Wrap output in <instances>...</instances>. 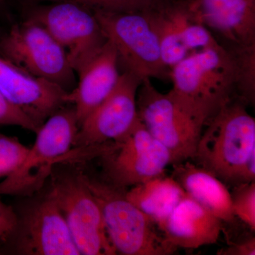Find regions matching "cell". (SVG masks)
<instances>
[{
    "label": "cell",
    "instance_id": "1",
    "mask_svg": "<svg viewBox=\"0 0 255 255\" xmlns=\"http://www.w3.org/2000/svg\"><path fill=\"white\" fill-rule=\"evenodd\" d=\"M237 98L206 125L194 160L226 186L255 181V119Z\"/></svg>",
    "mask_w": 255,
    "mask_h": 255
},
{
    "label": "cell",
    "instance_id": "2",
    "mask_svg": "<svg viewBox=\"0 0 255 255\" xmlns=\"http://www.w3.org/2000/svg\"><path fill=\"white\" fill-rule=\"evenodd\" d=\"M78 130L74 107H63L50 116L22 163L0 183V195L31 196L41 189L57 164L98 157V147H74Z\"/></svg>",
    "mask_w": 255,
    "mask_h": 255
},
{
    "label": "cell",
    "instance_id": "3",
    "mask_svg": "<svg viewBox=\"0 0 255 255\" xmlns=\"http://www.w3.org/2000/svg\"><path fill=\"white\" fill-rule=\"evenodd\" d=\"M170 80L176 97L206 124L237 98L236 59L221 44L189 53L170 69Z\"/></svg>",
    "mask_w": 255,
    "mask_h": 255
},
{
    "label": "cell",
    "instance_id": "4",
    "mask_svg": "<svg viewBox=\"0 0 255 255\" xmlns=\"http://www.w3.org/2000/svg\"><path fill=\"white\" fill-rule=\"evenodd\" d=\"M83 176L100 206L107 236L117 254L169 255L177 251L155 221L128 200L125 189Z\"/></svg>",
    "mask_w": 255,
    "mask_h": 255
},
{
    "label": "cell",
    "instance_id": "5",
    "mask_svg": "<svg viewBox=\"0 0 255 255\" xmlns=\"http://www.w3.org/2000/svg\"><path fill=\"white\" fill-rule=\"evenodd\" d=\"M138 118L172 156V164L194 159L205 122L176 97L162 93L150 78L142 80L137 93Z\"/></svg>",
    "mask_w": 255,
    "mask_h": 255
},
{
    "label": "cell",
    "instance_id": "6",
    "mask_svg": "<svg viewBox=\"0 0 255 255\" xmlns=\"http://www.w3.org/2000/svg\"><path fill=\"white\" fill-rule=\"evenodd\" d=\"M91 9L115 48L124 71L141 80L170 79V70L161 58L158 35L146 11Z\"/></svg>",
    "mask_w": 255,
    "mask_h": 255
},
{
    "label": "cell",
    "instance_id": "7",
    "mask_svg": "<svg viewBox=\"0 0 255 255\" xmlns=\"http://www.w3.org/2000/svg\"><path fill=\"white\" fill-rule=\"evenodd\" d=\"M1 56L37 78L70 92L77 85L75 71L65 49L40 23L28 18L16 23L0 39Z\"/></svg>",
    "mask_w": 255,
    "mask_h": 255
},
{
    "label": "cell",
    "instance_id": "8",
    "mask_svg": "<svg viewBox=\"0 0 255 255\" xmlns=\"http://www.w3.org/2000/svg\"><path fill=\"white\" fill-rule=\"evenodd\" d=\"M52 177L50 191L80 255H117L107 236L100 206L83 172L55 174Z\"/></svg>",
    "mask_w": 255,
    "mask_h": 255
},
{
    "label": "cell",
    "instance_id": "9",
    "mask_svg": "<svg viewBox=\"0 0 255 255\" xmlns=\"http://www.w3.org/2000/svg\"><path fill=\"white\" fill-rule=\"evenodd\" d=\"M100 157L107 182L123 189L163 175L166 167L172 164L170 152L140 119L125 136L107 143Z\"/></svg>",
    "mask_w": 255,
    "mask_h": 255
},
{
    "label": "cell",
    "instance_id": "10",
    "mask_svg": "<svg viewBox=\"0 0 255 255\" xmlns=\"http://www.w3.org/2000/svg\"><path fill=\"white\" fill-rule=\"evenodd\" d=\"M28 18L46 28L63 47L76 73L107 41L95 13L79 3L53 1L52 4L37 6Z\"/></svg>",
    "mask_w": 255,
    "mask_h": 255
},
{
    "label": "cell",
    "instance_id": "11",
    "mask_svg": "<svg viewBox=\"0 0 255 255\" xmlns=\"http://www.w3.org/2000/svg\"><path fill=\"white\" fill-rule=\"evenodd\" d=\"M142 80L124 71L113 91L79 127L75 147H95L118 141L138 120L137 93Z\"/></svg>",
    "mask_w": 255,
    "mask_h": 255
},
{
    "label": "cell",
    "instance_id": "12",
    "mask_svg": "<svg viewBox=\"0 0 255 255\" xmlns=\"http://www.w3.org/2000/svg\"><path fill=\"white\" fill-rule=\"evenodd\" d=\"M12 240L16 252L21 255H80L50 191L28 208L20 219L18 216L17 228Z\"/></svg>",
    "mask_w": 255,
    "mask_h": 255
},
{
    "label": "cell",
    "instance_id": "13",
    "mask_svg": "<svg viewBox=\"0 0 255 255\" xmlns=\"http://www.w3.org/2000/svg\"><path fill=\"white\" fill-rule=\"evenodd\" d=\"M188 18L224 41L228 50L255 47V0H178Z\"/></svg>",
    "mask_w": 255,
    "mask_h": 255
},
{
    "label": "cell",
    "instance_id": "14",
    "mask_svg": "<svg viewBox=\"0 0 255 255\" xmlns=\"http://www.w3.org/2000/svg\"><path fill=\"white\" fill-rule=\"evenodd\" d=\"M0 91L39 127L68 104V92L59 85L33 76L2 56H0Z\"/></svg>",
    "mask_w": 255,
    "mask_h": 255
},
{
    "label": "cell",
    "instance_id": "15",
    "mask_svg": "<svg viewBox=\"0 0 255 255\" xmlns=\"http://www.w3.org/2000/svg\"><path fill=\"white\" fill-rule=\"evenodd\" d=\"M223 223L187 194L158 228L176 249L194 250L216 244L222 233Z\"/></svg>",
    "mask_w": 255,
    "mask_h": 255
},
{
    "label": "cell",
    "instance_id": "16",
    "mask_svg": "<svg viewBox=\"0 0 255 255\" xmlns=\"http://www.w3.org/2000/svg\"><path fill=\"white\" fill-rule=\"evenodd\" d=\"M113 44L107 40L102 49L78 72L76 86L67 96L74 105L79 127L92 112L113 91L121 74Z\"/></svg>",
    "mask_w": 255,
    "mask_h": 255
},
{
    "label": "cell",
    "instance_id": "17",
    "mask_svg": "<svg viewBox=\"0 0 255 255\" xmlns=\"http://www.w3.org/2000/svg\"><path fill=\"white\" fill-rule=\"evenodd\" d=\"M174 179L188 195L223 222H234L231 191L216 176L200 166L184 161L172 164Z\"/></svg>",
    "mask_w": 255,
    "mask_h": 255
},
{
    "label": "cell",
    "instance_id": "18",
    "mask_svg": "<svg viewBox=\"0 0 255 255\" xmlns=\"http://www.w3.org/2000/svg\"><path fill=\"white\" fill-rule=\"evenodd\" d=\"M186 194L175 179L165 174L133 186L125 192L128 200L150 216L157 227Z\"/></svg>",
    "mask_w": 255,
    "mask_h": 255
},
{
    "label": "cell",
    "instance_id": "19",
    "mask_svg": "<svg viewBox=\"0 0 255 255\" xmlns=\"http://www.w3.org/2000/svg\"><path fill=\"white\" fill-rule=\"evenodd\" d=\"M237 65L236 97L245 105H255V47L230 51Z\"/></svg>",
    "mask_w": 255,
    "mask_h": 255
},
{
    "label": "cell",
    "instance_id": "20",
    "mask_svg": "<svg viewBox=\"0 0 255 255\" xmlns=\"http://www.w3.org/2000/svg\"><path fill=\"white\" fill-rule=\"evenodd\" d=\"M233 214L255 231V181L233 187L231 192Z\"/></svg>",
    "mask_w": 255,
    "mask_h": 255
},
{
    "label": "cell",
    "instance_id": "21",
    "mask_svg": "<svg viewBox=\"0 0 255 255\" xmlns=\"http://www.w3.org/2000/svg\"><path fill=\"white\" fill-rule=\"evenodd\" d=\"M43 1H70L90 7L111 11H145L156 9L169 0H43Z\"/></svg>",
    "mask_w": 255,
    "mask_h": 255
},
{
    "label": "cell",
    "instance_id": "22",
    "mask_svg": "<svg viewBox=\"0 0 255 255\" xmlns=\"http://www.w3.org/2000/svg\"><path fill=\"white\" fill-rule=\"evenodd\" d=\"M28 149L17 137L0 132V179L8 177L21 165Z\"/></svg>",
    "mask_w": 255,
    "mask_h": 255
},
{
    "label": "cell",
    "instance_id": "23",
    "mask_svg": "<svg viewBox=\"0 0 255 255\" xmlns=\"http://www.w3.org/2000/svg\"><path fill=\"white\" fill-rule=\"evenodd\" d=\"M0 125L16 126L33 132L40 127L0 91Z\"/></svg>",
    "mask_w": 255,
    "mask_h": 255
},
{
    "label": "cell",
    "instance_id": "24",
    "mask_svg": "<svg viewBox=\"0 0 255 255\" xmlns=\"http://www.w3.org/2000/svg\"><path fill=\"white\" fill-rule=\"evenodd\" d=\"M17 226V214L11 206L4 204L0 198V246L11 241Z\"/></svg>",
    "mask_w": 255,
    "mask_h": 255
},
{
    "label": "cell",
    "instance_id": "25",
    "mask_svg": "<svg viewBox=\"0 0 255 255\" xmlns=\"http://www.w3.org/2000/svg\"><path fill=\"white\" fill-rule=\"evenodd\" d=\"M219 255H255V237L248 238L246 241L231 245L226 248L218 251Z\"/></svg>",
    "mask_w": 255,
    "mask_h": 255
},
{
    "label": "cell",
    "instance_id": "26",
    "mask_svg": "<svg viewBox=\"0 0 255 255\" xmlns=\"http://www.w3.org/2000/svg\"><path fill=\"white\" fill-rule=\"evenodd\" d=\"M5 0H0V5L4 2Z\"/></svg>",
    "mask_w": 255,
    "mask_h": 255
},
{
    "label": "cell",
    "instance_id": "27",
    "mask_svg": "<svg viewBox=\"0 0 255 255\" xmlns=\"http://www.w3.org/2000/svg\"><path fill=\"white\" fill-rule=\"evenodd\" d=\"M1 248H2V246H0V253H1Z\"/></svg>",
    "mask_w": 255,
    "mask_h": 255
}]
</instances>
